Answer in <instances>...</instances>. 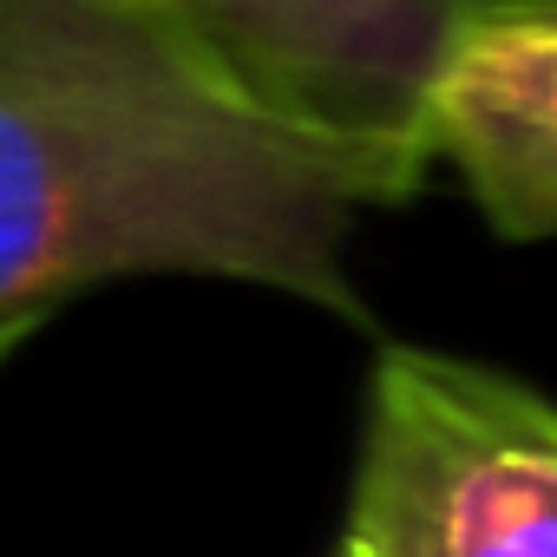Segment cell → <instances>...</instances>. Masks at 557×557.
Segmentation results:
<instances>
[{
    "mask_svg": "<svg viewBox=\"0 0 557 557\" xmlns=\"http://www.w3.org/2000/svg\"><path fill=\"white\" fill-rule=\"evenodd\" d=\"M413 184L243 106L112 0H0V322L216 275L368 322L355 230Z\"/></svg>",
    "mask_w": 557,
    "mask_h": 557,
    "instance_id": "1",
    "label": "cell"
},
{
    "mask_svg": "<svg viewBox=\"0 0 557 557\" xmlns=\"http://www.w3.org/2000/svg\"><path fill=\"white\" fill-rule=\"evenodd\" d=\"M342 550L557 557V400L459 355L381 348Z\"/></svg>",
    "mask_w": 557,
    "mask_h": 557,
    "instance_id": "2",
    "label": "cell"
},
{
    "mask_svg": "<svg viewBox=\"0 0 557 557\" xmlns=\"http://www.w3.org/2000/svg\"><path fill=\"white\" fill-rule=\"evenodd\" d=\"M243 106L426 177L420 119L453 47L505 0H112Z\"/></svg>",
    "mask_w": 557,
    "mask_h": 557,
    "instance_id": "3",
    "label": "cell"
},
{
    "mask_svg": "<svg viewBox=\"0 0 557 557\" xmlns=\"http://www.w3.org/2000/svg\"><path fill=\"white\" fill-rule=\"evenodd\" d=\"M426 171L446 164L511 243H557V0H505L446 60L426 119Z\"/></svg>",
    "mask_w": 557,
    "mask_h": 557,
    "instance_id": "4",
    "label": "cell"
},
{
    "mask_svg": "<svg viewBox=\"0 0 557 557\" xmlns=\"http://www.w3.org/2000/svg\"><path fill=\"white\" fill-rule=\"evenodd\" d=\"M34 329H40V315H8V322H0V361H8V355H14Z\"/></svg>",
    "mask_w": 557,
    "mask_h": 557,
    "instance_id": "5",
    "label": "cell"
},
{
    "mask_svg": "<svg viewBox=\"0 0 557 557\" xmlns=\"http://www.w3.org/2000/svg\"><path fill=\"white\" fill-rule=\"evenodd\" d=\"M342 557H355V550H342Z\"/></svg>",
    "mask_w": 557,
    "mask_h": 557,
    "instance_id": "6",
    "label": "cell"
},
{
    "mask_svg": "<svg viewBox=\"0 0 557 557\" xmlns=\"http://www.w3.org/2000/svg\"><path fill=\"white\" fill-rule=\"evenodd\" d=\"M335 557H342V550H335Z\"/></svg>",
    "mask_w": 557,
    "mask_h": 557,
    "instance_id": "7",
    "label": "cell"
}]
</instances>
